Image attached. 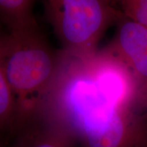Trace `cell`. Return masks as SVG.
Here are the masks:
<instances>
[{
	"label": "cell",
	"instance_id": "1",
	"mask_svg": "<svg viewBox=\"0 0 147 147\" xmlns=\"http://www.w3.org/2000/svg\"><path fill=\"white\" fill-rule=\"evenodd\" d=\"M39 29L9 31L3 35V67L15 99L17 122L38 113L59 62Z\"/></svg>",
	"mask_w": 147,
	"mask_h": 147
},
{
	"label": "cell",
	"instance_id": "2",
	"mask_svg": "<svg viewBox=\"0 0 147 147\" xmlns=\"http://www.w3.org/2000/svg\"><path fill=\"white\" fill-rule=\"evenodd\" d=\"M62 51L87 55L97 51L106 29L125 16L108 0H43Z\"/></svg>",
	"mask_w": 147,
	"mask_h": 147
},
{
	"label": "cell",
	"instance_id": "3",
	"mask_svg": "<svg viewBox=\"0 0 147 147\" xmlns=\"http://www.w3.org/2000/svg\"><path fill=\"white\" fill-rule=\"evenodd\" d=\"M82 147H147V115L135 106L118 108L82 129Z\"/></svg>",
	"mask_w": 147,
	"mask_h": 147
},
{
	"label": "cell",
	"instance_id": "4",
	"mask_svg": "<svg viewBox=\"0 0 147 147\" xmlns=\"http://www.w3.org/2000/svg\"><path fill=\"white\" fill-rule=\"evenodd\" d=\"M75 140L61 124L38 113L19 123L1 147H74Z\"/></svg>",
	"mask_w": 147,
	"mask_h": 147
},
{
	"label": "cell",
	"instance_id": "5",
	"mask_svg": "<svg viewBox=\"0 0 147 147\" xmlns=\"http://www.w3.org/2000/svg\"><path fill=\"white\" fill-rule=\"evenodd\" d=\"M117 23L115 38L108 48L128 66L138 89L147 82V28L125 16Z\"/></svg>",
	"mask_w": 147,
	"mask_h": 147
},
{
	"label": "cell",
	"instance_id": "6",
	"mask_svg": "<svg viewBox=\"0 0 147 147\" xmlns=\"http://www.w3.org/2000/svg\"><path fill=\"white\" fill-rule=\"evenodd\" d=\"M36 0H0V21L10 31L39 29L34 14Z\"/></svg>",
	"mask_w": 147,
	"mask_h": 147
},
{
	"label": "cell",
	"instance_id": "7",
	"mask_svg": "<svg viewBox=\"0 0 147 147\" xmlns=\"http://www.w3.org/2000/svg\"><path fill=\"white\" fill-rule=\"evenodd\" d=\"M3 35L0 33V142H3L12 133L17 122L15 99L3 67L1 51Z\"/></svg>",
	"mask_w": 147,
	"mask_h": 147
},
{
	"label": "cell",
	"instance_id": "8",
	"mask_svg": "<svg viewBox=\"0 0 147 147\" xmlns=\"http://www.w3.org/2000/svg\"><path fill=\"white\" fill-rule=\"evenodd\" d=\"M117 5L127 18L147 28V0H118Z\"/></svg>",
	"mask_w": 147,
	"mask_h": 147
},
{
	"label": "cell",
	"instance_id": "9",
	"mask_svg": "<svg viewBox=\"0 0 147 147\" xmlns=\"http://www.w3.org/2000/svg\"><path fill=\"white\" fill-rule=\"evenodd\" d=\"M135 107L147 115V82L140 86L138 89Z\"/></svg>",
	"mask_w": 147,
	"mask_h": 147
},
{
	"label": "cell",
	"instance_id": "10",
	"mask_svg": "<svg viewBox=\"0 0 147 147\" xmlns=\"http://www.w3.org/2000/svg\"><path fill=\"white\" fill-rule=\"evenodd\" d=\"M108 1H109L110 2L112 3V4L115 5L116 6V3L117 2V1H118V0H108Z\"/></svg>",
	"mask_w": 147,
	"mask_h": 147
},
{
	"label": "cell",
	"instance_id": "11",
	"mask_svg": "<svg viewBox=\"0 0 147 147\" xmlns=\"http://www.w3.org/2000/svg\"><path fill=\"white\" fill-rule=\"evenodd\" d=\"M0 147H1V142H0Z\"/></svg>",
	"mask_w": 147,
	"mask_h": 147
}]
</instances>
